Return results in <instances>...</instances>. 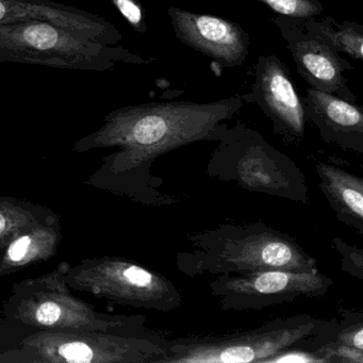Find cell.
<instances>
[{
    "instance_id": "1",
    "label": "cell",
    "mask_w": 363,
    "mask_h": 363,
    "mask_svg": "<svg viewBox=\"0 0 363 363\" xmlns=\"http://www.w3.org/2000/svg\"><path fill=\"white\" fill-rule=\"evenodd\" d=\"M245 101L233 95L211 103L159 101L126 106L104 118L99 130L75 142L72 152L82 154L116 148L89 178L86 184L124 195L147 206L171 205L154 182L152 165L163 155L196 142H214Z\"/></svg>"
},
{
    "instance_id": "2",
    "label": "cell",
    "mask_w": 363,
    "mask_h": 363,
    "mask_svg": "<svg viewBox=\"0 0 363 363\" xmlns=\"http://www.w3.org/2000/svg\"><path fill=\"white\" fill-rule=\"evenodd\" d=\"M188 241V250L178 254L177 267L190 277L318 271L315 259L294 238L260 222L222 224L190 233Z\"/></svg>"
},
{
    "instance_id": "3",
    "label": "cell",
    "mask_w": 363,
    "mask_h": 363,
    "mask_svg": "<svg viewBox=\"0 0 363 363\" xmlns=\"http://www.w3.org/2000/svg\"><path fill=\"white\" fill-rule=\"evenodd\" d=\"M69 263L45 275L13 284L3 307L4 315L16 324L42 330H84L123 335H148L146 318L101 313L72 294L65 281Z\"/></svg>"
},
{
    "instance_id": "4",
    "label": "cell",
    "mask_w": 363,
    "mask_h": 363,
    "mask_svg": "<svg viewBox=\"0 0 363 363\" xmlns=\"http://www.w3.org/2000/svg\"><path fill=\"white\" fill-rule=\"evenodd\" d=\"M337 320L310 314L276 318L250 330L169 340L162 363L267 362L286 350H311Z\"/></svg>"
},
{
    "instance_id": "5",
    "label": "cell",
    "mask_w": 363,
    "mask_h": 363,
    "mask_svg": "<svg viewBox=\"0 0 363 363\" xmlns=\"http://www.w3.org/2000/svg\"><path fill=\"white\" fill-rule=\"evenodd\" d=\"M214 142L218 146L207 165L212 177L235 182L250 192L309 203L305 174L258 131L238 123L227 126Z\"/></svg>"
},
{
    "instance_id": "6",
    "label": "cell",
    "mask_w": 363,
    "mask_h": 363,
    "mask_svg": "<svg viewBox=\"0 0 363 363\" xmlns=\"http://www.w3.org/2000/svg\"><path fill=\"white\" fill-rule=\"evenodd\" d=\"M0 62L75 71H111L118 63L150 65L121 45H106L50 23L0 24Z\"/></svg>"
},
{
    "instance_id": "7",
    "label": "cell",
    "mask_w": 363,
    "mask_h": 363,
    "mask_svg": "<svg viewBox=\"0 0 363 363\" xmlns=\"http://www.w3.org/2000/svg\"><path fill=\"white\" fill-rule=\"evenodd\" d=\"M169 341L158 333L41 330L1 352L0 363H162Z\"/></svg>"
},
{
    "instance_id": "8",
    "label": "cell",
    "mask_w": 363,
    "mask_h": 363,
    "mask_svg": "<svg viewBox=\"0 0 363 363\" xmlns=\"http://www.w3.org/2000/svg\"><path fill=\"white\" fill-rule=\"evenodd\" d=\"M65 277L72 290L118 305L171 312L184 303L179 289L169 278L121 257L84 259L67 265Z\"/></svg>"
},
{
    "instance_id": "9",
    "label": "cell",
    "mask_w": 363,
    "mask_h": 363,
    "mask_svg": "<svg viewBox=\"0 0 363 363\" xmlns=\"http://www.w3.org/2000/svg\"><path fill=\"white\" fill-rule=\"evenodd\" d=\"M333 280L320 271H263L226 275L210 281L209 290L220 309L260 311L305 297H322Z\"/></svg>"
},
{
    "instance_id": "10",
    "label": "cell",
    "mask_w": 363,
    "mask_h": 363,
    "mask_svg": "<svg viewBox=\"0 0 363 363\" xmlns=\"http://www.w3.org/2000/svg\"><path fill=\"white\" fill-rule=\"evenodd\" d=\"M241 97L245 104L259 107L271 121L274 133L284 143L303 141L307 124L303 99L284 61L274 55L259 56L252 90Z\"/></svg>"
},
{
    "instance_id": "11",
    "label": "cell",
    "mask_w": 363,
    "mask_h": 363,
    "mask_svg": "<svg viewBox=\"0 0 363 363\" xmlns=\"http://www.w3.org/2000/svg\"><path fill=\"white\" fill-rule=\"evenodd\" d=\"M274 24L281 33L297 73L309 88L357 103V95L347 84L345 73L354 67L325 42L309 35L298 20L277 16Z\"/></svg>"
},
{
    "instance_id": "12",
    "label": "cell",
    "mask_w": 363,
    "mask_h": 363,
    "mask_svg": "<svg viewBox=\"0 0 363 363\" xmlns=\"http://www.w3.org/2000/svg\"><path fill=\"white\" fill-rule=\"evenodd\" d=\"M178 41L226 69L242 67L250 52V37L241 25L228 18L195 13L171 7L167 10Z\"/></svg>"
},
{
    "instance_id": "13",
    "label": "cell",
    "mask_w": 363,
    "mask_h": 363,
    "mask_svg": "<svg viewBox=\"0 0 363 363\" xmlns=\"http://www.w3.org/2000/svg\"><path fill=\"white\" fill-rule=\"evenodd\" d=\"M50 23L69 33L106 45H118L122 33L114 25L90 12L52 0H0V24Z\"/></svg>"
},
{
    "instance_id": "14",
    "label": "cell",
    "mask_w": 363,
    "mask_h": 363,
    "mask_svg": "<svg viewBox=\"0 0 363 363\" xmlns=\"http://www.w3.org/2000/svg\"><path fill=\"white\" fill-rule=\"evenodd\" d=\"M306 122L325 143L343 152L363 154V111L357 103L312 88L303 97Z\"/></svg>"
},
{
    "instance_id": "15",
    "label": "cell",
    "mask_w": 363,
    "mask_h": 363,
    "mask_svg": "<svg viewBox=\"0 0 363 363\" xmlns=\"http://www.w3.org/2000/svg\"><path fill=\"white\" fill-rule=\"evenodd\" d=\"M62 238L60 218L55 212L27 227L0 250V278L54 258Z\"/></svg>"
},
{
    "instance_id": "16",
    "label": "cell",
    "mask_w": 363,
    "mask_h": 363,
    "mask_svg": "<svg viewBox=\"0 0 363 363\" xmlns=\"http://www.w3.org/2000/svg\"><path fill=\"white\" fill-rule=\"evenodd\" d=\"M320 189L337 220L363 235V179L346 169L318 161Z\"/></svg>"
},
{
    "instance_id": "17",
    "label": "cell",
    "mask_w": 363,
    "mask_h": 363,
    "mask_svg": "<svg viewBox=\"0 0 363 363\" xmlns=\"http://www.w3.org/2000/svg\"><path fill=\"white\" fill-rule=\"evenodd\" d=\"M327 339L311 350L327 363H363L362 312L344 310Z\"/></svg>"
},
{
    "instance_id": "18",
    "label": "cell",
    "mask_w": 363,
    "mask_h": 363,
    "mask_svg": "<svg viewBox=\"0 0 363 363\" xmlns=\"http://www.w3.org/2000/svg\"><path fill=\"white\" fill-rule=\"evenodd\" d=\"M309 35L322 40L337 54H345L354 60H363V26L358 23L337 22L330 16H313L298 20Z\"/></svg>"
},
{
    "instance_id": "19",
    "label": "cell",
    "mask_w": 363,
    "mask_h": 363,
    "mask_svg": "<svg viewBox=\"0 0 363 363\" xmlns=\"http://www.w3.org/2000/svg\"><path fill=\"white\" fill-rule=\"evenodd\" d=\"M54 213L50 208L12 196H0V250L27 227Z\"/></svg>"
},
{
    "instance_id": "20",
    "label": "cell",
    "mask_w": 363,
    "mask_h": 363,
    "mask_svg": "<svg viewBox=\"0 0 363 363\" xmlns=\"http://www.w3.org/2000/svg\"><path fill=\"white\" fill-rule=\"evenodd\" d=\"M263 4L277 16L294 20H306L324 13L320 0H256Z\"/></svg>"
},
{
    "instance_id": "21",
    "label": "cell",
    "mask_w": 363,
    "mask_h": 363,
    "mask_svg": "<svg viewBox=\"0 0 363 363\" xmlns=\"http://www.w3.org/2000/svg\"><path fill=\"white\" fill-rule=\"evenodd\" d=\"M331 247L341 255L342 271L348 275L363 279V250L344 242L341 238H333Z\"/></svg>"
},
{
    "instance_id": "22",
    "label": "cell",
    "mask_w": 363,
    "mask_h": 363,
    "mask_svg": "<svg viewBox=\"0 0 363 363\" xmlns=\"http://www.w3.org/2000/svg\"><path fill=\"white\" fill-rule=\"evenodd\" d=\"M111 3L137 33H146L147 27H146L145 16H144L143 8L139 1L137 0H111Z\"/></svg>"
}]
</instances>
